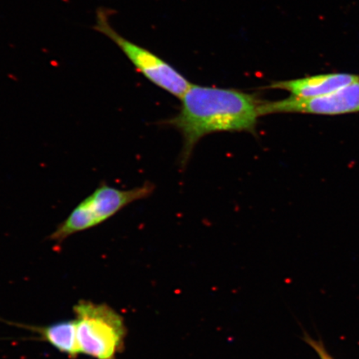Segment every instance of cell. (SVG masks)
Masks as SVG:
<instances>
[{"label": "cell", "mask_w": 359, "mask_h": 359, "mask_svg": "<svg viewBox=\"0 0 359 359\" xmlns=\"http://www.w3.org/2000/svg\"><path fill=\"white\" fill-rule=\"evenodd\" d=\"M359 112V82L334 93L314 97L290 96L275 102H262L260 115L302 114L336 116Z\"/></svg>", "instance_id": "obj_5"}, {"label": "cell", "mask_w": 359, "mask_h": 359, "mask_svg": "<svg viewBox=\"0 0 359 359\" xmlns=\"http://www.w3.org/2000/svg\"><path fill=\"white\" fill-rule=\"evenodd\" d=\"M359 82V76L350 74H326L302 79L280 81L269 88L290 92L292 96L314 97L327 95Z\"/></svg>", "instance_id": "obj_6"}, {"label": "cell", "mask_w": 359, "mask_h": 359, "mask_svg": "<svg viewBox=\"0 0 359 359\" xmlns=\"http://www.w3.org/2000/svg\"><path fill=\"white\" fill-rule=\"evenodd\" d=\"M81 354L116 359L123 351L127 329L123 318L105 304L81 300L74 306Z\"/></svg>", "instance_id": "obj_3"}, {"label": "cell", "mask_w": 359, "mask_h": 359, "mask_svg": "<svg viewBox=\"0 0 359 359\" xmlns=\"http://www.w3.org/2000/svg\"><path fill=\"white\" fill-rule=\"evenodd\" d=\"M305 340H306V342H308V344L311 345L314 350H316L318 355L320 356L321 359H334V358H332L330 355V353L327 352L324 345L320 342H317V341L313 340L311 338H306Z\"/></svg>", "instance_id": "obj_8"}, {"label": "cell", "mask_w": 359, "mask_h": 359, "mask_svg": "<svg viewBox=\"0 0 359 359\" xmlns=\"http://www.w3.org/2000/svg\"><path fill=\"white\" fill-rule=\"evenodd\" d=\"M110 13L107 8H98L93 29L111 39L147 79L182 100L191 87L189 81L154 53L121 35L111 25Z\"/></svg>", "instance_id": "obj_4"}, {"label": "cell", "mask_w": 359, "mask_h": 359, "mask_svg": "<svg viewBox=\"0 0 359 359\" xmlns=\"http://www.w3.org/2000/svg\"><path fill=\"white\" fill-rule=\"evenodd\" d=\"M41 339L71 358H78L77 324L75 320H62L42 327H34Z\"/></svg>", "instance_id": "obj_7"}, {"label": "cell", "mask_w": 359, "mask_h": 359, "mask_svg": "<svg viewBox=\"0 0 359 359\" xmlns=\"http://www.w3.org/2000/svg\"><path fill=\"white\" fill-rule=\"evenodd\" d=\"M260 101L253 94L235 89L191 85L182 98L179 114L165 122L183 137L182 163L185 165L197 143L217 133H255Z\"/></svg>", "instance_id": "obj_1"}, {"label": "cell", "mask_w": 359, "mask_h": 359, "mask_svg": "<svg viewBox=\"0 0 359 359\" xmlns=\"http://www.w3.org/2000/svg\"><path fill=\"white\" fill-rule=\"evenodd\" d=\"M154 188L150 182L128 190L102 183L57 224L48 239L61 244L72 236L100 226L133 202L149 197Z\"/></svg>", "instance_id": "obj_2"}]
</instances>
